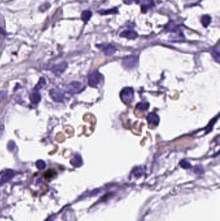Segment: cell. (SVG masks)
<instances>
[{
  "mask_svg": "<svg viewBox=\"0 0 220 221\" xmlns=\"http://www.w3.org/2000/svg\"><path fill=\"white\" fill-rule=\"evenodd\" d=\"M92 17V12L90 10H85L82 12L81 14V19L84 21V22L86 23L87 21L91 19Z\"/></svg>",
  "mask_w": 220,
  "mask_h": 221,
  "instance_id": "14",
  "label": "cell"
},
{
  "mask_svg": "<svg viewBox=\"0 0 220 221\" xmlns=\"http://www.w3.org/2000/svg\"><path fill=\"white\" fill-rule=\"evenodd\" d=\"M138 58L136 56H129L125 57L123 61V65L127 68H133L137 66Z\"/></svg>",
  "mask_w": 220,
  "mask_h": 221,
  "instance_id": "2",
  "label": "cell"
},
{
  "mask_svg": "<svg viewBox=\"0 0 220 221\" xmlns=\"http://www.w3.org/2000/svg\"><path fill=\"white\" fill-rule=\"evenodd\" d=\"M118 12V8H113L112 9L107 10H102L100 11L99 13L102 15H105V14H116Z\"/></svg>",
  "mask_w": 220,
  "mask_h": 221,
  "instance_id": "18",
  "label": "cell"
},
{
  "mask_svg": "<svg viewBox=\"0 0 220 221\" xmlns=\"http://www.w3.org/2000/svg\"><path fill=\"white\" fill-rule=\"evenodd\" d=\"M29 98L30 102L34 104H37L41 101V95H39V93L38 92H34L32 93L29 96Z\"/></svg>",
  "mask_w": 220,
  "mask_h": 221,
  "instance_id": "12",
  "label": "cell"
},
{
  "mask_svg": "<svg viewBox=\"0 0 220 221\" xmlns=\"http://www.w3.org/2000/svg\"><path fill=\"white\" fill-rule=\"evenodd\" d=\"M103 53L107 56L113 55L116 51V48L114 45L112 44H108L103 48Z\"/></svg>",
  "mask_w": 220,
  "mask_h": 221,
  "instance_id": "9",
  "label": "cell"
},
{
  "mask_svg": "<svg viewBox=\"0 0 220 221\" xmlns=\"http://www.w3.org/2000/svg\"><path fill=\"white\" fill-rule=\"evenodd\" d=\"M201 22L203 27H207L208 25L211 23V17L208 15H204L202 16Z\"/></svg>",
  "mask_w": 220,
  "mask_h": 221,
  "instance_id": "13",
  "label": "cell"
},
{
  "mask_svg": "<svg viewBox=\"0 0 220 221\" xmlns=\"http://www.w3.org/2000/svg\"><path fill=\"white\" fill-rule=\"evenodd\" d=\"M138 33L132 30L124 31L120 34V36H121V37L126 38L129 39H134L138 37Z\"/></svg>",
  "mask_w": 220,
  "mask_h": 221,
  "instance_id": "7",
  "label": "cell"
},
{
  "mask_svg": "<svg viewBox=\"0 0 220 221\" xmlns=\"http://www.w3.org/2000/svg\"><path fill=\"white\" fill-rule=\"evenodd\" d=\"M36 166L39 169H43L46 166L45 162L41 160H39L36 162Z\"/></svg>",
  "mask_w": 220,
  "mask_h": 221,
  "instance_id": "20",
  "label": "cell"
},
{
  "mask_svg": "<svg viewBox=\"0 0 220 221\" xmlns=\"http://www.w3.org/2000/svg\"><path fill=\"white\" fill-rule=\"evenodd\" d=\"M68 67V64L65 61H63L58 64L56 65V66L52 67V72L54 73L56 75H61L63 72H65L66 70V69Z\"/></svg>",
  "mask_w": 220,
  "mask_h": 221,
  "instance_id": "6",
  "label": "cell"
},
{
  "mask_svg": "<svg viewBox=\"0 0 220 221\" xmlns=\"http://www.w3.org/2000/svg\"><path fill=\"white\" fill-rule=\"evenodd\" d=\"M101 75L98 71H95L89 75L88 83L91 87H96L100 82Z\"/></svg>",
  "mask_w": 220,
  "mask_h": 221,
  "instance_id": "3",
  "label": "cell"
},
{
  "mask_svg": "<svg viewBox=\"0 0 220 221\" xmlns=\"http://www.w3.org/2000/svg\"><path fill=\"white\" fill-rule=\"evenodd\" d=\"M7 147L10 151H13L16 147V144L14 143L13 141H10V142L8 143V145H7Z\"/></svg>",
  "mask_w": 220,
  "mask_h": 221,
  "instance_id": "21",
  "label": "cell"
},
{
  "mask_svg": "<svg viewBox=\"0 0 220 221\" xmlns=\"http://www.w3.org/2000/svg\"><path fill=\"white\" fill-rule=\"evenodd\" d=\"M46 84V81L44 78H40V79H39V80L38 82V83L37 84V85H36L35 87V89L36 90H39L41 89L43 86H44Z\"/></svg>",
  "mask_w": 220,
  "mask_h": 221,
  "instance_id": "16",
  "label": "cell"
},
{
  "mask_svg": "<svg viewBox=\"0 0 220 221\" xmlns=\"http://www.w3.org/2000/svg\"><path fill=\"white\" fill-rule=\"evenodd\" d=\"M153 6L154 1L152 0H145V1H143L142 5H141L142 12H146L148 9H151Z\"/></svg>",
  "mask_w": 220,
  "mask_h": 221,
  "instance_id": "10",
  "label": "cell"
},
{
  "mask_svg": "<svg viewBox=\"0 0 220 221\" xmlns=\"http://www.w3.org/2000/svg\"><path fill=\"white\" fill-rule=\"evenodd\" d=\"M148 108H149V104L147 103L141 102L137 105V109L139 110H147Z\"/></svg>",
  "mask_w": 220,
  "mask_h": 221,
  "instance_id": "19",
  "label": "cell"
},
{
  "mask_svg": "<svg viewBox=\"0 0 220 221\" xmlns=\"http://www.w3.org/2000/svg\"><path fill=\"white\" fill-rule=\"evenodd\" d=\"M212 57H213V58L217 61V62L218 63L219 61V47H218L215 50H213L212 51Z\"/></svg>",
  "mask_w": 220,
  "mask_h": 221,
  "instance_id": "15",
  "label": "cell"
},
{
  "mask_svg": "<svg viewBox=\"0 0 220 221\" xmlns=\"http://www.w3.org/2000/svg\"><path fill=\"white\" fill-rule=\"evenodd\" d=\"M70 164L76 166V167H78V166H80L82 164V159L81 156L79 154H76L74 157L70 160Z\"/></svg>",
  "mask_w": 220,
  "mask_h": 221,
  "instance_id": "11",
  "label": "cell"
},
{
  "mask_svg": "<svg viewBox=\"0 0 220 221\" xmlns=\"http://www.w3.org/2000/svg\"><path fill=\"white\" fill-rule=\"evenodd\" d=\"M82 89V84L79 82H73L67 86V91L70 94L77 93Z\"/></svg>",
  "mask_w": 220,
  "mask_h": 221,
  "instance_id": "5",
  "label": "cell"
},
{
  "mask_svg": "<svg viewBox=\"0 0 220 221\" xmlns=\"http://www.w3.org/2000/svg\"><path fill=\"white\" fill-rule=\"evenodd\" d=\"M159 117L158 116L154 113H150L147 117V121L150 125H157L159 123Z\"/></svg>",
  "mask_w": 220,
  "mask_h": 221,
  "instance_id": "8",
  "label": "cell"
},
{
  "mask_svg": "<svg viewBox=\"0 0 220 221\" xmlns=\"http://www.w3.org/2000/svg\"><path fill=\"white\" fill-rule=\"evenodd\" d=\"M121 98L126 104H130L134 98V90L131 88H126L121 92Z\"/></svg>",
  "mask_w": 220,
  "mask_h": 221,
  "instance_id": "1",
  "label": "cell"
},
{
  "mask_svg": "<svg viewBox=\"0 0 220 221\" xmlns=\"http://www.w3.org/2000/svg\"><path fill=\"white\" fill-rule=\"evenodd\" d=\"M12 176V172L11 171H7L3 174L1 176V180L6 181L11 178Z\"/></svg>",
  "mask_w": 220,
  "mask_h": 221,
  "instance_id": "17",
  "label": "cell"
},
{
  "mask_svg": "<svg viewBox=\"0 0 220 221\" xmlns=\"http://www.w3.org/2000/svg\"><path fill=\"white\" fill-rule=\"evenodd\" d=\"M49 94L53 100H54L55 102H62L64 98L63 93L57 89H51L50 90Z\"/></svg>",
  "mask_w": 220,
  "mask_h": 221,
  "instance_id": "4",
  "label": "cell"
}]
</instances>
